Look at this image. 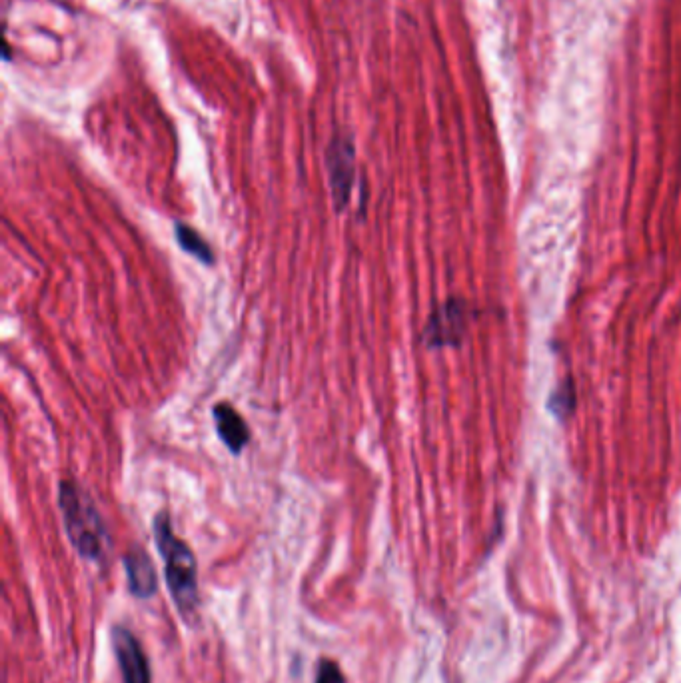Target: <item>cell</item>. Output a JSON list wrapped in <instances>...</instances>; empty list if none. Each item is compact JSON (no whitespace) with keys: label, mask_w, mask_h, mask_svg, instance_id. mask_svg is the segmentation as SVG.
I'll use <instances>...</instances> for the list:
<instances>
[{"label":"cell","mask_w":681,"mask_h":683,"mask_svg":"<svg viewBox=\"0 0 681 683\" xmlns=\"http://www.w3.org/2000/svg\"><path fill=\"white\" fill-rule=\"evenodd\" d=\"M124 570H126V580H128V590L134 598L138 600H148L156 594L158 590V574L156 568L150 560V556L134 548L124 556Z\"/></svg>","instance_id":"cell-6"},{"label":"cell","mask_w":681,"mask_h":683,"mask_svg":"<svg viewBox=\"0 0 681 683\" xmlns=\"http://www.w3.org/2000/svg\"><path fill=\"white\" fill-rule=\"evenodd\" d=\"M58 506L74 550L84 560L98 562L108 548V532L92 498L74 482L62 480L58 486Z\"/></svg>","instance_id":"cell-2"},{"label":"cell","mask_w":681,"mask_h":683,"mask_svg":"<svg viewBox=\"0 0 681 683\" xmlns=\"http://www.w3.org/2000/svg\"><path fill=\"white\" fill-rule=\"evenodd\" d=\"M354 160L356 148L350 134H336L326 150V168H328V182L332 192L334 210L342 214L350 204V194L354 186Z\"/></svg>","instance_id":"cell-3"},{"label":"cell","mask_w":681,"mask_h":683,"mask_svg":"<svg viewBox=\"0 0 681 683\" xmlns=\"http://www.w3.org/2000/svg\"><path fill=\"white\" fill-rule=\"evenodd\" d=\"M174 238L186 254H192L196 260H200L206 266L214 264V252H212L210 244L194 228H190L182 222H176L174 224Z\"/></svg>","instance_id":"cell-8"},{"label":"cell","mask_w":681,"mask_h":683,"mask_svg":"<svg viewBox=\"0 0 681 683\" xmlns=\"http://www.w3.org/2000/svg\"><path fill=\"white\" fill-rule=\"evenodd\" d=\"M464 308L458 302H448L442 308H438L424 330V342L430 348L450 346L456 344L464 330Z\"/></svg>","instance_id":"cell-5"},{"label":"cell","mask_w":681,"mask_h":683,"mask_svg":"<svg viewBox=\"0 0 681 683\" xmlns=\"http://www.w3.org/2000/svg\"><path fill=\"white\" fill-rule=\"evenodd\" d=\"M112 650L124 683H150L148 660L130 630L112 628Z\"/></svg>","instance_id":"cell-4"},{"label":"cell","mask_w":681,"mask_h":683,"mask_svg":"<svg viewBox=\"0 0 681 683\" xmlns=\"http://www.w3.org/2000/svg\"><path fill=\"white\" fill-rule=\"evenodd\" d=\"M212 416L220 440L232 454H240L250 442V428L244 418L228 402L216 404Z\"/></svg>","instance_id":"cell-7"},{"label":"cell","mask_w":681,"mask_h":683,"mask_svg":"<svg viewBox=\"0 0 681 683\" xmlns=\"http://www.w3.org/2000/svg\"><path fill=\"white\" fill-rule=\"evenodd\" d=\"M154 542L164 562V580L180 616L192 624L198 612V568L192 550L172 532L166 512L156 514Z\"/></svg>","instance_id":"cell-1"},{"label":"cell","mask_w":681,"mask_h":683,"mask_svg":"<svg viewBox=\"0 0 681 683\" xmlns=\"http://www.w3.org/2000/svg\"><path fill=\"white\" fill-rule=\"evenodd\" d=\"M314 683H346L342 670L332 660H320Z\"/></svg>","instance_id":"cell-9"}]
</instances>
